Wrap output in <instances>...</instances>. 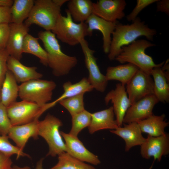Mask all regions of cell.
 <instances>
[{"label": "cell", "instance_id": "d6a6232c", "mask_svg": "<svg viewBox=\"0 0 169 169\" xmlns=\"http://www.w3.org/2000/svg\"><path fill=\"white\" fill-rule=\"evenodd\" d=\"M8 138V136H0V152L10 157L16 155L17 159L20 156L30 157L29 155L24 152L23 150L11 144Z\"/></svg>", "mask_w": 169, "mask_h": 169}, {"label": "cell", "instance_id": "277c9868", "mask_svg": "<svg viewBox=\"0 0 169 169\" xmlns=\"http://www.w3.org/2000/svg\"><path fill=\"white\" fill-rule=\"evenodd\" d=\"M67 0H36L24 23L29 27L35 24L51 31L60 13L61 8Z\"/></svg>", "mask_w": 169, "mask_h": 169}, {"label": "cell", "instance_id": "30bf717a", "mask_svg": "<svg viewBox=\"0 0 169 169\" xmlns=\"http://www.w3.org/2000/svg\"><path fill=\"white\" fill-rule=\"evenodd\" d=\"M151 75L139 69L126 84V90L131 105L145 96L154 94V82Z\"/></svg>", "mask_w": 169, "mask_h": 169}, {"label": "cell", "instance_id": "5bb4252c", "mask_svg": "<svg viewBox=\"0 0 169 169\" xmlns=\"http://www.w3.org/2000/svg\"><path fill=\"white\" fill-rule=\"evenodd\" d=\"M140 154L143 158L149 159L153 157L155 161H160L162 157L169 154V135L155 137L148 135L140 146Z\"/></svg>", "mask_w": 169, "mask_h": 169}, {"label": "cell", "instance_id": "7c38bea8", "mask_svg": "<svg viewBox=\"0 0 169 169\" xmlns=\"http://www.w3.org/2000/svg\"><path fill=\"white\" fill-rule=\"evenodd\" d=\"M124 0H99L93 3L92 13L109 22L116 23L125 16Z\"/></svg>", "mask_w": 169, "mask_h": 169}, {"label": "cell", "instance_id": "52a82bcc", "mask_svg": "<svg viewBox=\"0 0 169 169\" xmlns=\"http://www.w3.org/2000/svg\"><path fill=\"white\" fill-rule=\"evenodd\" d=\"M66 16L61 14L52 30L56 37L62 42L71 46L79 44L80 40L89 36L88 25L85 22L76 23L65 10Z\"/></svg>", "mask_w": 169, "mask_h": 169}, {"label": "cell", "instance_id": "44dd1931", "mask_svg": "<svg viewBox=\"0 0 169 169\" xmlns=\"http://www.w3.org/2000/svg\"><path fill=\"white\" fill-rule=\"evenodd\" d=\"M7 65L8 70L12 73L18 83H22L33 79H40L43 76L37 71L36 67L26 66L19 60L10 56L8 59Z\"/></svg>", "mask_w": 169, "mask_h": 169}, {"label": "cell", "instance_id": "ac0fdd59", "mask_svg": "<svg viewBox=\"0 0 169 169\" xmlns=\"http://www.w3.org/2000/svg\"><path fill=\"white\" fill-rule=\"evenodd\" d=\"M116 22L106 21L93 13L85 22L88 25L89 36L92 35L94 30H98L101 32L103 36L102 48L105 54L109 53L112 38L111 36Z\"/></svg>", "mask_w": 169, "mask_h": 169}, {"label": "cell", "instance_id": "9a60e30c", "mask_svg": "<svg viewBox=\"0 0 169 169\" xmlns=\"http://www.w3.org/2000/svg\"><path fill=\"white\" fill-rule=\"evenodd\" d=\"M60 134L64 140L66 152L82 161L98 165L101 163L98 156L89 151L78 136L71 135L62 131Z\"/></svg>", "mask_w": 169, "mask_h": 169}, {"label": "cell", "instance_id": "cb8c5ba5", "mask_svg": "<svg viewBox=\"0 0 169 169\" xmlns=\"http://www.w3.org/2000/svg\"><path fill=\"white\" fill-rule=\"evenodd\" d=\"M150 75L153 77L154 95L159 101L167 102L169 100V77L162 69L161 67L154 68Z\"/></svg>", "mask_w": 169, "mask_h": 169}, {"label": "cell", "instance_id": "60d3db41", "mask_svg": "<svg viewBox=\"0 0 169 169\" xmlns=\"http://www.w3.org/2000/svg\"><path fill=\"white\" fill-rule=\"evenodd\" d=\"M13 2V0H0V7H11Z\"/></svg>", "mask_w": 169, "mask_h": 169}, {"label": "cell", "instance_id": "4fadbf2b", "mask_svg": "<svg viewBox=\"0 0 169 169\" xmlns=\"http://www.w3.org/2000/svg\"><path fill=\"white\" fill-rule=\"evenodd\" d=\"M159 101L154 94L145 96L132 104L127 111L123 124L138 122L152 115L155 105Z\"/></svg>", "mask_w": 169, "mask_h": 169}, {"label": "cell", "instance_id": "8992f818", "mask_svg": "<svg viewBox=\"0 0 169 169\" xmlns=\"http://www.w3.org/2000/svg\"><path fill=\"white\" fill-rule=\"evenodd\" d=\"M56 86L53 80H31L19 85L18 96L22 100L35 103L42 107L51 100Z\"/></svg>", "mask_w": 169, "mask_h": 169}, {"label": "cell", "instance_id": "e575fe53", "mask_svg": "<svg viewBox=\"0 0 169 169\" xmlns=\"http://www.w3.org/2000/svg\"><path fill=\"white\" fill-rule=\"evenodd\" d=\"M158 0H137L136 5L132 11L126 16L127 20L133 22L139 13L144 8Z\"/></svg>", "mask_w": 169, "mask_h": 169}, {"label": "cell", "instance_id": "e0dca14e", "mask_svg": "<svg viewBox=\"0 0 169 169\" xmlns=\"http://www.w3.org/2000/svg\"><path fill=\"white\" fill-rule=\"evenodd\" d=\"M38 119L29 123L19 125L12 126L8 134V138L12 139L16 146L23 150L28 139L32 137L38 138Z\"/></svg>", "mask_w": 169, "mask_h": 169}, {"label": "cell", "instance_id": "4316f807", "mask_svg": "<svg viewBox=\"0 0 169 169\" xmlns=\"http://www.w3.org/2000/svg\"><path fill=\"white\" fill-rule=\"evenodd\" d=\"M12 73L8 70L1 89V102L6 107L16 101L19 85Z\"/></svg>", "mask_w": 169, "mask_h": 169}, {"label": "cell", "instance_id": "484cf974", "mask_svg": "<svg viewBox=\"0 0 169 169\" xmlns=\"http://www.w3.org/2000/svg\"><path fill=\"white\" fill-rule=\"evenodd\" d=\"M139 69L135 65L128 63L115 66H109L105 75L107 80H116L122 84H127Z\"/></svg>", "mask_w": 169, "mask_h": 169}, {"label": "cell", "instance_id": "1f68e13d", "mask_svg": "<svg viewBox=\"0 0 169 169\" xmlns=\"http://www.w3.org/2000/svg\"><path fill=\"white\" fill-rule=\"evenodd\" d=\"M84 94H81L61 100L59 103L65 108L71 116L85 110L84 101Z\"/></svg>", "mask_w": 169, "mask_h": 169}, {"label": "cell", "instance_id": "ab89813d", "mask_svg": "<svg viewBox=\"0 0 169 169\" xmlns=\"http://www.w3.org/2000/svg\"><path fill=\"white\" fill-rule=\"evenodd\" d=\"M156 3L157 11L163 12L167 15H169V0H158L156 2Z\"/></svg>", "mask_w": 169, "mask_h": 169}, {"label": "cell", "instance_id": "d590c367", "mask_svg": "<svg viewBox=\"0 0 169 169\" xmlns=\"http://www.w3.org/2000/svg\"><path fill=\"white\" fill-rule=\"evenodd\" d=\"M9 55L5 49H0V89L4 80L8 70L7 60Z\"/></svg>", "mask_w": 169, "mask_h": 169}, {"label": "cell", "instance_id": "74e56055", "mask_svg": "<svg viewBox=\"0 0 169 169\" xmlns=\"http://www.w3.org/2000/svg\"><path fill=\"white\" fill-rule=\"evenodd\" d=\"M11 21V7H0V24H9Z\"/></svg>", "mask_w": 169, "mask_h": 169}, {"label": "cell", "instance_id": "5b68a950", "mask_svg": "<svg viewBox=\"0 0 169 169\" xmlns=\"http://www.w3.org/2000/svg\"><path fill=\"white\" fill-rule=\"evenodd\" d=\"M61 120L53 115L48 114L38 124V135L47 143L49 151L47 156L55 157L66 152V148L59 129L63 125Z\"/></svg>", "mask_w": 169, "mask_h": 169}, {"label": "cell", "instance_id": "2e32d148", "mask_svg": "<svg viewBox=\"0 0 169 169\" xmlns=\"http://www.w3.org/2000/svg\"><path fill=\"white\" fill-rule=\"evenodd\" d=\"M9 24L10 33L5 49L9 56L20 61L22 57L24 40L28 33L29 28L24 23Z\"/></svg>", "mask_w": 169, "mask_h": 169}, {"label": "cell", "instance_id": "6da1fadb", "mask_svg": "<svg viewBox=\"0 0 169 169\" xmlns=\"http://www.w3.org/2000/svg\"><path fill=\"white\" fill-rule=\"evenodd\" d=\"M155 29L150 28L144 21L137 17L131 24L116 23L112 35V38L108 57L112 61L121 52L122 48L136 40L139 37L144 36L149 41H152L156 34Z\"/></svg>", "mask_w": 169, "mask_h": 169}, {"label": "cell", "instance_id": "b9f144b4", "mask_svg": "<svg viewBox=\"0 0 169 169\" xmlns=\"http://www.w3.org/2000/svg\"><path fill=\"white\" fill-rule=\"evenodd\" d=\"M44 158H41L37 163L35 169H44L43 168V161Z\"/></svg>", "mask_w": 169, "mask_h": 169}, {"label": "cell", "instance_id": "836d02e7", "mask_svg": "<svg viewBox=\"0 0 169 169\" xmlns=\"http://www.w3.org/2000/svg\"><path fill=\"white\" fill-rule=\"evenodd\" d=\"M8 116L7 107L1 102H0V134L8 136L9 131L12 126Z\"/></svg>", "mask_w": 169, "mask_h": 169}, {"label": "cell", "instance_id": "3957f363", "mask_svg": "<svg viewBox=\"0 0 169 169\" xmlns=\"http://www.w3.org/2000/svg\"><path fill=\"white\" fill-rule=\"evenodd\" d=\"M156 45L147 40H136L130 44L123 47L121 52L115 60L122 64L127 62L132 64L150 75L153 69L162 67L164 64V62L155 64L152 57L145 53L146 49Z\"/></svg>", "mask_w": 169, "mask_h": 169}, {"label": "cell", "instance_id": "4dcf8cb0", "mask_svg": "<svg viewBox=\"0 0 169 169\" xmlns=\"http://www.w3.org/2000/svg\"><path fill=\"white\" fill-rule=\"evenodd\" d=\"M71 117L72 126L69 133L78 136L81 131L88 127L90 125L91 119V113L85 110L71 116Z\"/></svg>", "mask_w": 169, "mask_h": 169}, {"label": "cell", "instance_id": "f546056e", "mask_svg": "<svg viewBox=\"0 0 169 169\" xmlns=\"http://www.w3.org/2000/svg\"><path fill=\"white\" fill-rule=\"evenodd\" d=\"M58 156V161L49 169H97L90 164L73 157L66 152Z\"/></svg>", "mask_w": 169, "mask_h": 169}, {"label": "cell", "instance_id": "9c48e42d", "mask_svg": "<svg viewBox=\"0 0 169 169\" xmlns=\"http://www.w3.org/2000/svg\"><path fill=\"white\" fill-rule=\"evenodd\" d=\"M79 44L84 56V62L89 72L88 79L94 89L104 92L106 90L108 82L105 75L100 72L94 55L95 51L91 49L85 38L82 39Z\"/></svg>", "mask_w": 169, "mask_h": 169}, {"label": "cell", "instance_id": "ffe728a7", "mask_svg": "<svg viewBox=\"0 0 169 169\" xmlns=\"http://www.w3.org/2000/svg\"><path fill=\"white\" fill-rule=\"evenodd\" d=\"M112 106L108 109L91 113L90 123L88 127L89 133L93 134L104 129L113 130L118 126L115 120Z\"/></svg>", "mask_w": 169, "mask_h": 169}, {"label": "cell", "instance_id": "7a4b0ae2", "mask_svg": "<svg viewBox=\"0 0 169 169\" xmlns=\"http://www.w3.org/2000/svg\"><path fill=\"white\" fill-rule=\"evenodd\" d=\"M38 36L47 52L48 66L52 69L53 74L57 77L68 74L77 64L76 57L67 55L62 51L55 35L51 31H40Z\"/></svg>", "mask_w": 169, "mask_h": 169}, {"label": "cell", "instance_id": "d4e9b609", "mask_svg": "<svg viewBox=\"0 0 169 169\" xmlns=\"http://www.w3.org/2000/svg\"><path fill=\"white\" fill-rule=\"evenodd\" d=\"M93 3L90 0H68L66 10L74 22H85L92 14Z\"/></svg>", "mask_w": 169, "mask_h": 169}, {"label": "cell", "instance_id": "f35d334b", "mask_svg": "<svg viewBox=\"0 0 169 169\" xmlns=\"http://www.w3.org/2000/svg\"><path fill=\"white\" fill-rule=\"evenodd\" d=\"M12 164L10 157L0 152V169H13Z\"/></svg>", "mask_w": 169, "mask_h": 169}, {"label": "cell", "instance_id": "83f0119b", "mask_svg": "<svg viewBox=\"0 0 169 169\" xmlns=\"http://www.w3.org/2000/svg\"><path fill=\"white\" fill-rule=\"evenodd\" d=\"M34 4L33 0H14L11 7V23H23L28 17Z\"/></svg>", "mask_w": 169, "mask_h": 169}, {"label": "cell", "instance_id": "8d00e7d4", "mask_svg": "<svg viewBox=\"0 0 169 169\" xmlns=\"http://www.w3.org/2000/svg\"><path fill=\"white\" fill-rule=\"evenodd\" d=\"M9 24H0V49H6L10 33Z\"/></svg>", "mask_w": 169, "mask_h": 169}, {"label": "cell", "instance_id": "603a6c76", "mask_svg": "<svg viewBox=\"0 0 169 169\" xmlns=\"http://www.w3.org/2000/svg\"><path fill=\"white\" fill-rule=\"evenodd\" d=\"M64 92L59 98L52 102L48 103L47 105L50 108L61 100L81 94L92 91L94 89L89 83L88 79L84 77L79 82L73 84L69 81L64 83L63 85Z\"/></svg>", "mask_w": 169, "mask_h": 169}, {"label": "cell", "instance_id": "ba28073f", "mask_svg": "<svg viewBox=\"0 0 169 169\" xmlns=\"http://www.w3.org/2000/svg\"><path fill=\"white\" fill-rule=\"evenodd\" d=\"M7 110L12 126L31 122L38 119L44 113L37 104L23 100L13 102L7 107Z\"/></svg>", "mask_w": 169, "mask_h": 169}, {"label": "cell", "instance_id": "7bdbcfd3", "mask_svg": "<svg viewBox=\"0 0 169 169\" xmlns=\"http://www.w3.org/2000/svg\"><path fill=\"white\" fill-rule=\"evenodd\" d=\"M13 169H31V168L28 166L20 167L17 165H13Z\"/></svg>", "mask_w": 169, "mask_h": 169}, {"label": "cell", "instance_id": "ee69618b", "mask_svg": "<svg viewBox=\"0 0 169 169\" xmlns=\"http://www.w3.org/2000/svg\"><path fill=\"white\" fill-rule=\"evenodd\" d=\"M1 101V89H0V102Z\"/></svg>", "mask_w": 169, "mask_h": 169}, {"label": "cell", "instance_id": "7402d4cb", "mask_svg": "<svg viewBox=\"0 0 169 169\" xmlns=\"http://www.w3.org/2000/svg\"><path fill=\"white\" fill-rule=\"evenodd\" d=\"M165 117L164 114L160 115H153L137 123L142 133H146L153 136H158L166 133L165 129L168 126L169 123L165 120Z\"/></svg>", "mask_w": 169, "mask_h": 169}, {"label": "cell", "instance_id": "8fae6325", "mask_svg": "<svg viewBox=\"0 0 169 169\" xmlns=\"http://www.w3.org/2000/svg\"><path fill=\"white\" fill-rule=\"evenodd\" d=\"M106 105L111 102L113 105L114 112L118 127H121L125 113L131 105L125 85L120 83L117 84L115 89L108 92L104 98Z\"/></svg>", "mask_w": 169, "mask_h": 169}, {"label": "cell", "instance_id": "d6986e66", "mask_svg": "<svg viewBox=\"0 0 169 169\" xmlns=\"http://www.w3.org/2000/svg\"><path fill=\"white\" fill-rule=\"evenodd\" d=\"M110 131L124 140L125 142V150L126 152L128 151L133 147L141 146L146 139L142 136L139 126L136 122L124 124L123 127H118Z\"/></svg>", "mask_w": 169, "mask_h": 169}, {"label": "cell", "instance_id": "f1b7e54d", "mask_svg": "<svg viewBox=\"0 0 169 169\" xmlns=\"http://www.w3.org/2000/svg\"><path fill=\"white\" fill-rule=\"evenodd\" d=\"M38 39V38L34 37L29 33L28 34L24 40L23 52L34 55L39 59L41 63L47 66V53L40 45Z\"/></svg>", "mask_w": 169, "mask_h": 169}]
</instances>
